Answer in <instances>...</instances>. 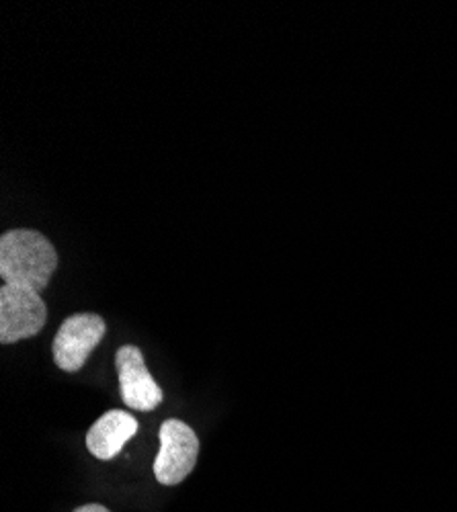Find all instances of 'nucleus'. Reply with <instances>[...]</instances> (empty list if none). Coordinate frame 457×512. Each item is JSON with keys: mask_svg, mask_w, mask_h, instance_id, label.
Returning a JSON list of instances; mask_svg holds the SVG:
<instances>
[{"mask_svg": "<svg viewBox=\"0 0 457 512\" xmlns=\"http://www.w3.org/2000/svg\"><path fill=\"white\" fill-rule=\"evenodd\" d=\"M58 269L54 244L35 230H11L0 236V277L7 285L41 293Z\"/></svg>", "mask_w": 457, "mask_h": 512, "instance_id": "f257e3e1", "label": "nucleus"}, {"mask_svg": "<svg viewBox=\"0 0 457 512\" xmlns=\"http://www.w3.org/2000/svg\"><path fill=\"white\" fill-rule=\"evenodd\" d=\"M160 451L154 461V476L162 486H179L195 469L199 439L183 420L169 418L160 426Z\"/></svg>", "mask_w": 457, "mask_h": 512, "instance_id": "f03ea898", "label": "nucleus"}, {"mask_svg": "<svg viewBox=\"0 0 457 512\" xmlns=\"http://www.w3.org/2000/svg\"><path fill=\"white\" fill-rule=\"evenodd\" d=\"M48 322V308L41 293L3 285L0 287V343L13 345L33 338Z\"/></svg>", "mask_w": 457, "mask_h": 512, "instance_id": "7ed1b4c3", "label": "nucleus"}, {"mask_svg": "<svg viewBox=\"0 0 457 512\" xmlns=\"http://www.w3.org/2000/svg\"><path fill=\"white\" fill-rule=\"evenodd\" d=\"M105 332L107 324L99 314H74L66 318L52 345L56 365L66 373L80 371Z\"/></svg>", "mask_w": 457, "mask_h": 512, "instance_id": "20e7f679", "label": "nucleus"}, {"mask_svg": "<svg viewBox=\"0 0 457 512\" xmlns=\"http://www.w3.org/2000/svg\"><path fill=\"white\" fill-rule=\"evenodd\" d=\"M119 390L123 402L132 410L152 412L162 402V390L150 375L144 355L138 347H121L115 357Z\"/></svg>", "mask_w": 457, "mask_h": 512, "instance_id": "39448f33", "label": "nucleus"}, {"mask_svg": "<svg viewBox=\"0 0 457 512\" xmlns=\"http://www.w3.org/2000/svg\"><path fill=\"white\" fill-rule=\"evenodd\" d=\"M138 433V420L123 410L103 414L87 433V449L101 461H111Z\"/></svg>", "mask_w": 457, "mask_h": 512, "instance_id": "423d86ee", "label": "nucleus"}, {"mask_svg": "<svg viewBox=\"0 0 457 512\" xmlns=\"http://www.w3.org/2000/svg\"><path fill=\"white\" fill-rule=\"evenodd\" d=\"M74 512H111V510H107V508L101 506V504H85V506L76 508Z\"/></svg>", "mask_w": 457, "mask_h": 512, "instance_id": "0eeeda50", "label": "nucleus"}]
</instances>
